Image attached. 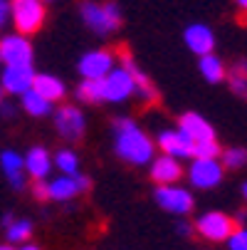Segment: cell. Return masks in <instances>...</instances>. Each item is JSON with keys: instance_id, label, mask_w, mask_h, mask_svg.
Here are the masks:
<instances>
[{"instance_id": "obj_1", "label": "cell", "mask_w": 247, "mask_h": 250, "mask_svg": "<svg viewBox=\"0 0 247 250\" xmlns=\"http://www.w3.org/2000/svg\"><path fill=\"white\" fill-rule=\"evenodd\" d=\"M112 146L116 159L129 166H149L156 156L153 136L131 117H116L112 122Z\"/></svg>"}, {"instance_id": "obj_2", "label": "cell", "mask_w": 247, "mask_h": 250, "mask_svg": "<svg viewBox=\"0 0 247 250\" xmlns=\"http://www.w3.org/2000/svg\"><path fill=\"white\" fill-rule=\"evenodd\" d=\"M79 18L84 22V27L89 32H94L96 38H109L114 35L121 22H124V15H121V8L114 3V0H82L79 3Z\"/></svg>"}, {"instance_id": "obj_3", "label": "cell", "mask_w": 247, "mask_h": 250, "mask_svg": "<svg viewBox=\"0 0 247 250\" xmlns=\"http://www.w3.org/2000/svg\"><path fill=\"white\" fill-rule=\"evenodd\" d=\"M188 186L195 191H213L223 184L225 178V166L220 164V156H193L188 159Z\"/></svg>"}, {"instance_id": "obj_4", "label": "cell", "mask_w": 247, "mask_h": 250, "mask_svg": "<svg viewBox=\"0 0 247 250\" xmlns=\"http://www.w3.org/2000/svg\"><path fill=\"white\" fill-rule=\"evenodd\" d=\"M237 228L235 218L225 210H218V208H210V210H203L200 216H195L193 221V233L198 238H203L205 243H225L232 230Z\"/></svg>"}, {"instance_id": "obj_5", "label": "cell", "mask_w": 247, "mask_h": 250, "mask_svg": "<svg viewBox=\"0 0 247 250\" xmlns=\"http://www.w3.org/2000/svg\"><path fill=\"white\" fill-rule=\"evenodd\" d=\"M47 20V8L42 0H13L10 3V22L15 32L32 38L35 32H40Z\"/></svg>"}, {"instance_id": "obj_6", "label": "cell", "mask_w": 247, "mask_h": 250, "mask_svg": "<svg viewBox=\"0 0 247 250\" xmlns=\"http://www.w3.org/2000/svg\"><path fill=\"white\" fill-rule=\"evenodd\" d=\"M52 124L59 139H64L69 146L84 139L87 131V114L77 104H62L52 112Z\"/></svg>"}, {"instance_id": "obj_7", "label": "cell", "mask_w": 247, "mask_h": 250, "mask_svg": "<svg viewBox=\"0 0 247 250\" xmlns=\"http://www.w3.org/2000/svg\"><path fill=\"white\" fill-rule=\"evenodd\" d=\"M153 201L161 210L171 213L178 218H188L193 208H195V196L190 188L181 184H171V186H156L153 188Z\"/></svg>"}, {"instance_id": "obj_8", "label": "cell", "mask_w": 247, "mask_h": 250, "mask_svg": "<svg viewBox=\"0 0 247 250\" xmlns=\"http://www.w3.org/2000/svg\"><path fill=\"white\" fill-rule=\"evenodd\" d=\"M92 188V178L84 176L82 171L75 176L67 173H57L47 178V201L52 203H72L79 196H84Z\"/></svg>"}, {"instance_id": "obj_9", "label": "cell", "mask_w": 247, "mask_h": 250, "mask_svg": "<svg viewBox=\"0 0 247 250\" xmlns=\"http://www.w3.org/2000/svg\"><path fill=\"white\" fill-rule=\"evenodd\" d=\"M101 97L107 104H124V102L136 97L133 77L124 64H116L112 72L101 80Z\"/></svg>"}, {"instance_id": "obj_10", "label": "cell", "mask_w": 247, "mask_h": 250, "mask_svg": "<svg viewBox=\"0 0 247 250\" xmlns=\"http://www.w3.org/2000/svg\"><path fill=\"white\" fill-rule=\"evenodd\" d=\"M119 64V57L107 50V47H96V50H87L79 62H77V72L82 80H104L112 69Z\"/></svg>"}, {"instance_id": "obj_11", "label": "cell", "mask_w": 247, "mask_h": 250, "mask_svg": "<svg viewBox=\"0 0 247 250\" xmlns=\"http://www.w3.org/2000/svg\"><path fill=\"white\" fill-rule=\"evenodd\" d=\"M35 52H32V42L30 38L20 32H10L0 38V64L3 67H22V64H32Z\"/></svg>"}, {"instance_id": "obj_12", "label": "cell", "mask_w": 247, "mask_h": 250, "mask_svg": "<svg viewBox=\"0 0 247 250\" xmlns=\"http://www.w3.org/2000/svg\"><path fill=\"white\" fill-rule=\"evenodd\" d=\"M156 151L168 154L173 159H193V141L186 136V131H181L178 126H166L156 134Z\"/></svg>"}, {"instance_id": "obj_13", "label": "cell", "mask_w": 247, "mask_h": 250, "mask_svg": "<svg viewBox=\"0 0 247 250\" xmlns=\"http://www.w3.org/2000/svg\"><path fill=\"white\" fill-rule=\"evenodd\" d=\"M149 176L156 186H171V184H181V178L186 176V166L181 159H173L168 154H156L151 159V164L146 166Z\"/></svg>"}, {"instance_id": "obj_14", "label": "cell", "mask_w": 247, "mask_h": 250, "mask_svg": "<svg viewBox=\"0 0 247 250\" xmlns=\"http://www.w3.org/2000/svg\"><path fill=\"white\" fill-rule=\"evenodd\" d=\"M35 75H38V72H35L32 64L3 67V72H0V87H3V92L10 94V97H22L25 92L32 89Z\"/></svg>"}, {"instance_id": "obj_15", "label": "cell", "mask_w": 247, "mask_h": 250, "mask_svg": "<svg viewBox=\"0 0 247 250\" xmlns=\"http://www.w3.org/2000/svg\"><path fill=\"white\" fill-rule=\"evenodd\" d=\"M178 126L181 131H186V136L193 141V146L198 144H208V141H218V134H215V126L210 124L203 114L198 112H186L181 119H178Z\"/></svg>"}, {"instance_id": "obj_16", "label": "cell", "mask_w": 247, "mask_h": 250, "mask_svg": "<svg viewBox=\"0 0 247 250\" xmlns=\"http://www.w3.org/2000/svg\"><path fill=\"white\" fill-rule=\"evenodd\" d=\"M183 42L186 47L203 57V55H210V52H215V32L210 25L205 22H190L186 30H183Z\"/></svg>"}, {"instance_id": "obj_17", "label": "cell", "mask_w": 247, "mask_h": 250, "mask_svg": "<svg viewBox=\"0 0 247 250\" xmlns=\"http://www.w3.org/2000/svg\"><path fill=\"white\" fill-rule=\"evenodd\" d=\"M0 171L5 181L15 191H25L27 186V173H25V156L18 149H3L0 151Z\"/></svg>"}, {"instance_id": "obj_18", "label": "cell", "mask_w": 247, "mask_h": 250, "mask_svg": "<svg viewBox=\"0 0 247 250\" xmlns=\"http://www.w3.org/2000/svg\"><path fill=\"white\" fill-rule=\"evenodd\" d=\"M119 64H124L129 72H131V77H133V84H136V99H141L144 104H153V102L158 99V92H156L151 77L138 67V62H136L133 57H129V55H121V57H119Z\"/></svg>"}, {"instance_id": "obj_19", "label": "cell", "mask_w": 247, "mask_h": 250, "mask_svg": "<svg viewBox=\"0 0 247 250\" xmlns=\"http://www.w3.org/2000/svg\"><path fill=\"white\" fill-rule=\"evenodd\" d=\"M52 154L45 146H30L25 154V173L32 181H47L52 173Z\"/></svg>"}, {"instance_id": "obj_20", "label": "cell", "mask_w": 247, "mask_h": 250, "mask_svg": "<svg viewBox=\"0 0 247 250\" xmlns=\"http://www.w3.org/2000/svg\"><path fill=\"white\" fill-rule=\"evenodd\" d=\"M32 89L38 92L40 97H45L47 102H52V104H57V102H62L67 97V84L57 75H50V72H38L35 75Z\"/></svg>"}, {"instance_id": "obj_21", "label": "cell", "mask_w": 247, "mask_h": 250, "mask_svg": "<svg viewBox=\"0 0 247 250\" xmlns=\"http://www.w3.org/2000/svg\"><path fill=\"white\" fill-rule=\"evenodd\" d=\"M198 72H200V77L208 84H220V82H225L228 64L223 62V57H218L215 52H210V55L198 57Z\"/></svg>"}, {"instance_id": "obj_22", "label": "cell", "mask_w": 247, "mask_h": 250, "mask_svg": "<svg viewBox=\"0 0 247 250\" xmlns=\"http://www.w3.org/2000/svg\"><path fill=\"white\" fill-rule=\"evenodd\" d=\"M3 228H5L8 245H22V243H30L35 226L30 218H15L8 213V216H3Z\"/></svg>"}, {"instance_id": "obj_23", "label": "cell", "mask_w": 247, "mask_h": 250, "mask_svg": "<svg viewBox=\"0 0 247 250\" xmlns=\"http://www.w3.org/2000/svg\"><path fill=\"white\" fill-rule=\"evenodd\" d=\"M20 106H22V112L32 119H42V117H50L55 112V104L47 102L45 97H40L35 89H30L20 97Z\"/></svg>"}, {"instance_id": "obj_24", "label": "cell", "mask_w": 247, "mask_h": 250, "mask_svg": "<svg viewBox=\"0 0 247 250\" xmlns=\"http://www.w3.org/2000/svg\"><path fill=\"white\" fill-rule=\"evenodd\" d=\"M225 82H228V87H230V92H232L235 97L247 99V57L235 60V62L228 67Z\"/></svg>"}, {"instance_id": "obj_25", "label": "cell", "mask_w": 247, "mask_h": 250, "mask_svg": "<svg viewBox=\"0 0 247 250\" xmlns=\"http://www.w3.org/2000/svg\"><path fill=\"white\" fill-rule=\"evenodd\" d=\"M52 166H55L59 173L75 176V173L82 171V159H79V154H77L72 146H62V149H57V154L52 156Z\"/></svg>"}, {"instance_id": "obj_26", "label": "cell", "mask_w": 247, "mask_h": 250, "mask_svg": "<svg viewBox=\"0 0 247 250\" xmlns=\"http://www.w3.org/2000/svg\"><path fill=\"white\" fill-rule=\"evenodd\" d=\"M75 99L79 104H104V97H101V80H82L77 87H75Z\"/></svg>"}, {"instance_id": "obj_27", "label": "cell", "mask_w": 247, "mask_h": 250, "mask_svg": "<svg viewBox=\"0 0 247 250\" xmlns=\"http://www.w3.org/2000/svg\"><path fill=\"white\" fill-rule=\"evenodd\" d=\"M220 164L225 166V171H240L247 166V149L245 146H230L220 151Z\"/></svg>"}, {"instance_id": "obj_28", "label": "cell", "mask_w": 247, "mask_h": 250, "mask_svg": "<svg viewBox=\"0 0 247 250\" xmlns=\"http://www.w3.org/2000/svg\"><path fill=\"white\" fill-rule=\"evenodd\" d=\"M228 250H247V226H237L232 235L225 240Z\"/></svg>"}, {"instance_id": "obj_29", "label": "cell", "mask_w": 247, "mask_h": 250, "mask_svg": "<svg viewBox=\"0 0 247 250\" xmlns=\"http://www.w3.org/2000/svg\"><path fill=\"white\" fill-rule=\"evenodd\" d=\"M10 22V0H0V30Z\"/></svg>"}, {"instance_id": "obj_30", "label": "cell", "mask_w": 247, "mask_h": 250, "mask_svg": "<svg viewBox=\"0 0 247 250\" xmlns=\"http://www.w3.org/2000/svg\"><path fill=\"white\" fill-rule=\"evenodd\" d=\"M32 193H35V198H38V201H47V181H35Z\"/></svg>"}, {"instance_id": "obj_31", "label": "cell", "mask_w": 247, "mask_h": 250, "mask_svg": "<svg viewBox=\"0 0 247 250\" xmlns=\"http://www.w3.org/2000/svg\"><path fill=\"white\" fill-rule=\"evenodd\" d=\"M175 230H178V235H193V223H188L186 218H181L178 223H175Z\"/></svg>"}, {"instance_id": "obj_32", "label": "cell", "mask_w": 247, "mask_h": 250, "mask_svg": "<svg viewBox=\"0 0 247 250\" xmlns=\"http://www.w3.org/2000/svg\"><path fill=\"white\" fill-rule=\"evenodd\" d=\"M15 250H42L40 245H35V243H22V245H18Z\"/></svg>"}, {"instance_id": "obj_33", "label": "cell", "mask_w": 247, "mask_h": 250, "mask_svg": "<svg viewBox=\"0 0 247 250\" xmlns=\"http://www.w3.org/2000/svg\"><path fill=\"white\" fill-rule=\"evenodd\" d=\"M235 5H237V10L242 15H247V0H235Z\"/></svg>"}, {"instance_id": "obj_34", "label": "cell", "mask_w": 247, "mask_h": 250, "mask_svg": "<svg viewBox=\"0 0 247 250\" xmlns=\"http://www.w3.org/2000/svg\"><path fill=\"white\" fill-rule=\"evenodd\" d=\"M240 193H242V201L247 203V181H245V184L240 186Z\"/></svg>"}, {"instance_id": "obj_35", "label": "cell", "mask_w": 247, "mask_h": 250, "mask_svg": "<svg viewBox=\"0 0 247 250\" xmlns=\"http://www.w3.org/2000/svg\"><path fill=\"white\" fill-rule=\"evenodd\" d=\"M5 97H8V94L3 92V87H0V104H3V102H5Z\"/></svg>"}, {"instance_id": "obj_36", "label": "cell", "mask_w": 247, "mask_h": 250, "mask_svg": "<svg viewBox=\"0 0 247 250\" xmlns=\"http://www.w3.org/2000/svg\"><path fill=\"white\" fill-rule=\"evenodd\" d=\"M0 250H13L10 245H3V243H0Z\"/></svg>"}, {"instance_id": "obj_37", "label": "cell", "mask_w": 247, "mask_h": 250, "mask_svg": "<svg viewBox=\"0 0 247 250\" xmlns=\"http://www.w3.org/2000/svg\"><path fill=\"white\" fill-rule=\"evenodd\" d=\"M42 3H52V0H42Z\"/></svg>"}, {"instance_id": "obj_38", "label": "cell", "mask_w": 247, "mask_h": 250, "mask_svg": "<svg viewBox=\"0 0 247 250\" xmlns=\"http://www.w3.org/2000/svg\"><path fill=\"white\" fill-rule=\"evenodd\" d=\"M0 67H3V64H0Z\"/></svg>"}]
</instances>
